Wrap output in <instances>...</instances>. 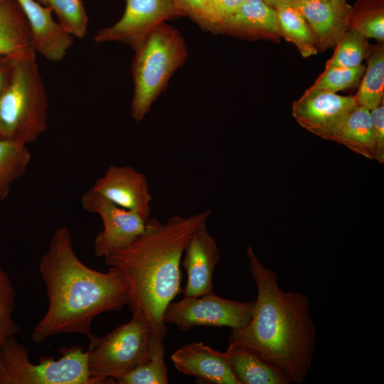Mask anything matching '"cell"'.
I'll list each match as a JSON object with an SVG mask.
<instances>
[{
	"instance_id": "23",
	"label": "cell",
	"mask_w": 384,
	"mask_h": 384,
	"mask_svg": "<svg viewBox=\"0 0 384 384\" xmlns=\"http://www.w3.org/2000/svg\"><path fill=\"white\" fill-rule=\"evenodd\" d=\"M369 54L368 65L355 97L358 105L371 110L383 102V43H380Z\"/></svg>"
},
{
	"instance_id": "30",
	"label": "cell",
	"mask_w": 384,
	"mask_h": 384,
	"mask_svg": "<svg viewBox=\"0 0 384 384\" xmlns=\"http://www.w3.org/2000/svg\"><path fill=\"white\" fill-rule=\"evenodd\" d=\"M184 14L188 15L200 25L218 31L221 19L211 0H173Z\"/></svg>"
},
{
	"instance_id": "9",
	"label": "cell",
	"mask_w": 384,
	"mask_h": 384,
	"mask_svg": "<svg viewBox=\"0 0 384 384\" xmlns=\"http://www.w3.org/2000/svg\"><path fill=\"white\" fill-rule=\"evenodd\" d=\"M87 212L100 215L103 230L95 239L96 256L106 257L129 245L145 229L147 220L135 212L121 208L91 188L80 198Z\"/></svg>"
},
{
	"instance_id": "36",
	"label": "cell",
	"mask_w": 384,
	"mask_h": 384,
	"mask_svg": "<svg viewBox=\"0 0 384 384\" xmlns=\"http://www.w3.org/2000/svg\"><path fill=\"white\" fill-rule=\"evenodd\" d=\"M5 340H6V339H4L3 338H1V337L0 336V346H1V345L4 343V341Z\"/></svg>"
},
{
	"instance_id": "11",
	"label": "cell",
	"mask_w": 384,
	"mask_h": 384,
	"mask_svg": "<svg viewBox=\"0 0 384 384\" xmlns=\"http://www.w3.org/2000/svg\"><path fill=\"white\" fill-rule=\"evenodd\" d=\"M92 191L115 205L137 213L147 220L152 196L146 176L130 166L110 165L97 178Z\"/></svg>"
},
{
	"instance_id": "33",
	"label": "cell",
	"mask_w": 384,
	"mask_h": 384,
	"mask_svg": "<svg viewBox=\"0 0 384 384\" xmlns=\"http://www.w3.org/2000/svg\"><path fill=\"white\" fill-rule=\"evenodd\" d=\"M21 57L13 58L6 64L0 62V93L9 78L14 63Z\"/></svg>"
},
{
	"instance_id": "18",
	"label": "cell",
	"mask_w": 384,
	"mask_h": 384,
	"mask_svg": "<svg viewBox=\"0 0 384 384\" xmlns=\"http://www.w3.org/2000/svg\"><path fill=\"white\" fill-rule=\"evenodd\" d=\"M316 136L338 142L358 154L374 159L375 142L370 110L363 107L356 105Z\"/></svg>"
},
{
	"instance_id": "6",
	"label": "cell",
	"mask_w": 384,
	"mask_h": 384,
	"mask_svg": "<svg viewBox=\"0 0 384 384\" xmlns=\"http://www.w3.org/2000/svg\"><path fill=\"white\" fill-rule=\"evenodd\" d=\"M62 356L29 359L26 348L14 336L0 346V384H97L90 376L87 351L73 346L60 350Z\"/></svg>"
},
{
	"instance_id": "14",
	"label": "cell",
	"mask_w": 384,
	"mask_h": 384,
	"mask_svg": "<svg viewBox=\"0 0 384 384\" xmlns=\"http://www.w3.org/2000/svg\"><path fill=\"white\" fill-rule=\"evenodd\" d=\"M294 6L310 26L318 50L336 46L349 28L351 5L346 0H299Z\"/></svg>"
},
{
	"instance_id": "5",
	"label": "cell",
	"mask_w": 384,
	"mask_h": 384,
	"mask_svg": "<svg viewBox=\"0 0 384 384\" xmlns=\"http://www.w3.org/2000/svg\"><path fill=\"white\" fill-rule=\"evenodd\" d=\"M186 58V48L180 33L161 23L136 50L133 63L134 92L131 115L139 122L150 111L172 74Z\"/></svg>"
},
{
	"instance_id": "34",
	"label": "cell",
	"mask_w": 384,
	"mask_h": 384,
	"mask_svg": "<svg viewBox=\"0 0 384 384\" xmlns=\"http://www.w3.org/2000/svg\"><path fill=\"white\" fill-rule=\"evenodd\" d=\"M267 4L274 9L284 5H294L299 0H263Z\"/></svg>"
},
{
	"instance_id": "24",
	"label": "cell",
	"mask_w": 384,
	"mask_h": 384,
	"mask_svg": "<svg viewBox=\"0 0 384 384\" xmlns=\"http://www.w3.org/2000/svg\"><path fill=\"white\" fill-rule=\"evenodd\" d=\"M163 340L151 334L148 358L116 380L119 384H167L168 369Z\"/></svg>"
},
{
	"instance_id": "7",
	"label": "cell",
	"mask_w": 384,
	"mask_h": 384,
	"mask_svg": "<svg viewBox=\"0 0 384 384\" xmlns=\"http://www.w3.org/2000/svg\"><path fill=\"white\" fill-rule=\"evenodd\" d=\"M152 333L139 312L105 336L92 335L87 351L90 376L97 384L115 383L149 356Z\"/></svg>"
},
{
	"instance_id": "21",
	"label": "cell",
	"mask_w": 384,
	"mask_h": 384,
	"mask_svg": "<svg viewBox=\"0 0 384 384\" xmlns=\"http://www.w3.org/2000/svg\"><path fill=\"white\" fill-rule=\"evenodd\" d=\"M281 37L293 43L304 58L318 53L314 33L306 19L294 5H284L275 9Z\"/></svg>"
},
{
	"instance_id": "29",
	"label": "cell",
	"mask_w": 384,
	"mask_h": 384,
	"mask_svg": "<svg viewBox=\"0 0 384 384\" xmlns=\"http://www.w3.org/2000/svg\"><path fill=\"white\" fill-rule=\"evenodd\" d=\"M16 309V293L8 273L0 265V336H14L21 328L13 318Z\"/></svg>"
},
{
	"instance_id": "27",
	"label": "cell",
	"mask_w": 384,
	"mask_h": 384,
	"mask_svg": "<svg viewBox=\"0 0 384 384\" xmlns=\"http://www.w3.org/2000/svg\"><path fill=\"white\" fill-rule=\"evenodd\" d=\"M366 67L328 68L305 92H327L336 93L355 87L362 78Z\"/></svg>"
},
{
	"instance_id": "2",
	"label": "cell",
	"mask_w": 384,
	"mask_h": 384,
	"mask_svg": "<svg viewBox=\"0 0 384 384\" xmlns=\"http://www.w3.org/2000/svg\"><path fill=\"white\" fill-rule=\"evenodd\" d=\"M208 209L187 217L174 215L164 223L149 217L144 230L129 245L105 257L123 278L127 304L142 314L152 334L164 340L167 327L164 314L181 292V260L193 233L206 224Z\"/></svg>"
},
{
	"instance_id": "13",
	"label": "cell",
	"mask_w": 384,
	"mask_h": 384,
	"mask_svg": "<svg viewBox=\"0 0 384 384\" xmlns=\"http://www.w3.org/2000/svg\"><path fill=\"white\" fill-rule=\"evenodd\" d=\"M176 370L197 380L211 384H240L229 364L226 354L203 342L185 344L171 356Z\"/></svg>"
},
{
	"instance_id": "31",
	"label": "cell",
	"mask_w": 384,
	"mask_h": 384,
	"mask_svg": "<svg viewBox=\"0 0 384 384\" xmlns=\"http://www.w3.org/2000/svg\"><path fill=\"white\" fill-rule=\"evenodd\" d=\"M375 142V157L380 164L384 163V105L370 110Z\"/></svg>"
},
{
	"instance_id": "35",
	"label": "cell",
	"mask_w": 384,
	"mask_h": 384,
	"mask_svg": "<svg viewBox=\"0 0 384 384\" xmlns=\"http://www.w3.org/2000/svg\"><path fill=\"white\" fill-rule=\"evenodd\" d=\"M44 6L50 7L51 0H35Z\"/></svg>"
},
{
	"instance_id": "12",
	"label": "cell",
	"mask_w": 384,
	"mask_h": 384,
	"mask_svg": "<svg viewBox=\"0 0 384 384\" xmlns=\"http://www.w3.org/2000/svg\"><path fill=\"white\" fill-rule=\"evenodd\" d=\"M183 253L182 265L187 273V282L182 289L183 297H198L213 293V275L220 260V251L206 224L193 233Z\"/></svg>"
},
{
	"instance_id": "8",
	"label": "cell",
	"mask_w": 384,
	"mask_h": 384,
	"mask_svg": "<svg viewBox=\"0 0 384 384\" xmlns=\"http://www.w3.org/2000/svg\"><path fill=\"white\" fill-rule=\"evenodd\" d=\"M255 301L241 302L222 298L214 292L171 302L164 314V323L175 324L182 331L198 326L245 327L254 311Z\"/></svg>"
},
{
	"instance_id": "37",
	"label": "cell",
	"mask_w": 384,
	"mask_h": 384,
	"mask_svg": "<svg viewBox=\"0 0 384 384\" xmlns=\"http://www.w3.org/2000/svg\"><path fill=\"white\" fill-rule=\"evenodd\" d=\"M4 1V0H0V4H1V2H3Z\"/></svg>"
},
{
	"instance_id": "17",
	"label": "cell",
	"mask_w": 384,
	"mask_h": 384,
	"mask_svg": "<svg viewBox=\"0 0 384 384\" xmlns=\"http://www.w3.org/2000/svg\"><path fill=\"white\" fill-rule=\"evenodd\" d=\"M218 31L276 42L282 38L277 11L263 0H244L220 24Z\"/></svg>"
},
{
	"instance_id": "1",
	"label": "cell",
	"mask_w": 384,
	"mask_h": 384,
	"mask_svg": "<svg viewBox=\"0 0 384 384\" xmlns=\"http://www.w3.org/2000/svg\"><path fill=\"white\" fill-rule=\"evenodd\" d=\"M246 256L257 298L250 321L231 331L229 345L252 351L282 371L291 383L301 384L311 367L316 344L309 297L282 290L277 272L262 264L251 246Z\"/></svg>"
},
{
	"instance_id": "28",
	"label": "cell",
	"mask_w": 384,
	"mask_h": 384,
	"mask_svg": "<svg viewBox=\"0 0 384 384\" xmlns=\"http://www.w3.org/2000/svg\"><path fill=\"white\" fill-rule=\"evenodd\" d=\"M50 7L67 33L80 38L85 36L88 18L82 0H51Z\"/></svg>"
},
{
	"instance_id": "4",
	"label": "cell",
	"mask_w": 384,
	"mask_h": 384,
	"mask_svg": "<svg viewBox=\"0 0 384 384\" xmlns=\"http://www.w3.org/2000/svg\"><path fill=\"white\" fill-rule=\"evenodd\" d=\"M48 100L36 51L19 58L0 93V137L28 144L47 129Z\"/></svg>"
},
{
	"instance_id": "25",
	"label": "cell",
	"mask_w": 384,
	"mask_h": 384,
	"mask_svg": "<svg viewBox=\"0 0 384 384\" xmlns=\"http://www.w3.org/2000/svg\"><path fill=\"white\" fill-rule=\"evenodd\" d=\"M348 29L383 43L384 0H356L351 6Z\"/></svg>"
},
{
	"instance_id": "22",
	"label": "cell",
	"mask_w": 384,
	"mask_h": 384,
	"mask_svg": "<svg viewBox=\"0 0 384 384\" xmlns=\"http://www.w3.org/2000/svg\"><path fill=\"white\" fill-rule=\"evenodd\" d=\"M31 160L26 144L0 137V202L6 198L13 183L25 174Z\"/></svg>"
},
{
	"instance_id": "20",
	"label": "cell",
	"mask_w": 384,
	"mask_h": 384,
	"mask_svg": "<svg viewBox=\"0 0 384 384\" xmlns=\"http://www.w3.org/2000/svg\"><path fill=\"white\" fill-rule=\"evenodd\" d=\"M35 51L28 22L9 1L0 4V55L23 56Z\"/></svg>"
},
{
	"instance_id": "3",
	"label": "cell",
	"mask_w": 384,
	"mask_h": 384,
	"mask_svg": "<svg viewBox=\"0 0 384 384\" xmlns=\"http://www.w3.org/2000/svg\"><path fill=\"white\" fill-rule=\"evenodd\" d=\"M38 270L46 284L48 307L31 334L35 343L68 333L90 338L93 335L91 324L97 315L127 304L123 278L112 267L105 273L85 265L76 255L66 227L53 233Z\"/></svg>"
},
{
	"instance_id": "15",
	"label": "cell",
	"mask_w": 384,
	"mask_h": 384,
	"mask_svg": "<svg viewBox=\"0 0 384 384\" xmlns=\"http://www.w3.org/2000/svg\"><path fill=\"white\" fill-rule=\"evenodd\" d=\"M30 28L35 51L48 60H61L73 44L67 33L52 16V9L35 0H16Z\"/></svg>"
},
{
	"instance_id": "16",
	"label": "cell",
	"mask_w": 384,
	"mask_h": 384,
	"mask_svg": "<svg viewBox=\"0 0 384 384\" xmlns=\"http://www.w3.org/2000/svg\"><path fill=\"white\" fill-rule=\"evenodd\" d=\"M356 105L355 95L304 92L294 102L292 114L301 127L317 135L337 122Z\"/></svg>"
},
{
	"instance_id": "19",
	"label": "cell",
	"mask_w": 384,
	"mask_h": 384,
	"mask_svg": "<svg viewBox=\"0 0 384 384\" xmlns=\"http://www.w3.org/2000/svg\"><path fill=\"white\" fill-rule=\"evenodd\" d=\"M225 353L240 384L291 383L282 371L249 349L229 345Z\"/></svg>"
},
{
	"instance_id": "32",
	"label": "cell",
	"mask_w": 384,
	"mask_h": 384,
	"mask_svg": "<svg viewBox=\"0 0 384 384\" xmlns=\"http://www.w3.org/2000/svg\"><path fill=\"white\" fill-rule=\"evenodd\" d=\"M211 1L221 19L222 23L237 10L244 0H211Z\"/></svg>"
},
{
	"instance_id": "26",
	"label": "cell",
	"mask_w": 384,
	"mask_h": 384,
	"mask_svg": "<svg viewBox=\"0 0 384 384\" xmlns=\"http://www.w3.org/2000/svg\"><path fill=\"white\" fill-rule=\"evenodd\" d=\"M370 51L367 38L355 30L348 29L336 45L334 55L326 63L325 68L357 67Z\"/></svg>"
},
{
	"instance_id": "10",
	"label": "cell",
	"mask_w": 384,
	"mask_h": 384,
	"mask_svg": "<svg viewBox=\"0 0 384 384\" xmlns=\"http://www.w3.org/2000/svg\"><path fill=\"white\" fill-rule=\"evenodd\" d=\"M122 18L113 26L98 31L97 43L118 41L135 50L149 33L164 20L184 14L173 0H126Z\"/></svg>"
}]
</instances>
